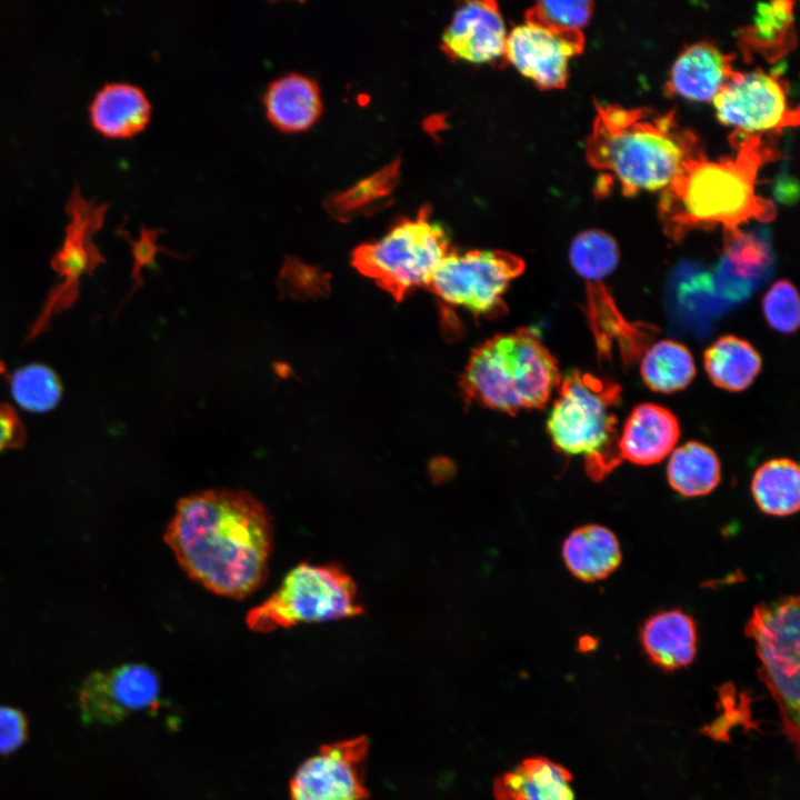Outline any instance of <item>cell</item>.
<instances>
[{
    "instance_id": "6da1fadb",
    "label": "cell",
    "mask_w": 800,
    "mask_h": 800,
    "mask_svg": "<svg viewBox=\"0 0 800 800\" xmlns=\"http://www.w3.org/2000/svg\"><path fill=\"white\" fill-rule=\"evenodd\" d=\"M273 533L270 513L250 492L208 489L178 501L163 539L190 579L243 599L268 579Z\"/></svg>"
},
{
    "instance_id": "7a4b0ae2",
    "label": "cell",
    "mask_w": 800,
    "mask_h": 800,
    "mask_svg": "<svg viewBox=\"0 0 800 800\" xmlns=\"http://www.w3.org/2000/svg\"><path fill=\"white\" fill-rule=\"evenodd\" d=\"M733 156L709 160L701 151L686 159L662 189L658 217L664 234L680 242L690 231L721 226L724 236L740 231L749 220L769 222L774 203L756 192L760 169L777 159L778 149L762 133L734 132Z\"/></svg>"
},
{
    "instance_id": "3957f363",
    "label": "cell",
    "mask_w": 800,
    "mask_h": 800,
    "mask_svg": "<svg viewBox=\"0 0 800 800\" xmlns=\"http://www.w3.org/2000/svg\"><path fill=\"white\" fill-rule=\"evenodd\" d=\"M703 151L698 136L677 111L596 102L586 140L588 163L611 173L624 196L666 188L681 163Z\"/></svg>"
},
{
    "instance_id": "277c9868",
    "label": "cell",
    "mask_w": 800,
    "mask_h": 800,
    "mask_svg": "<svg viewBox=\"0 0 800 800\" xmlns=\"http://www.w3.org/2000/svg\"><path fill=\"white\" fill-rule=\"evenodd\" d=\"M560 381L554 357L533 330L520 328L473 349L459 386L466 402L516 414L544 408Z\"/></svg>"
},
{
    "instance_id": "5b68a950",
    "label": "cell",
    "mask_w": 800,
    "mask_h": 800,
    "mask_svg": "<svg viewBox=\"0 0 800 800\" xmlns=\"http://www.w3.org/2000/svg\"><path fill=\"white\" fill-rule=\"evenodd\" d=\"M559 384L547 420L552 444L561 453L583 456L588 474L600 480L621 461L614 413L621 387L580 370L569 371Z\"/></svg>"
},
{
    "instance_id": "8992f818",
    "label": "cell",
    "mask_w": 800,
    "mask_h": 800,
    "mask_svg": "<svg viewBox=\"0 0 800 800\" xmlns=\"http://www.w3.org/2000/svg\"><path fill=\"white\" fill-rule=\"evenodd\" d=\"M451 251L446 227L431 218L429 207L414 218L394 224L383 237L351 252V264L397 301L417 288H426L436 269Z\"/></svg>"
},
{
    "instance_id": "52a82bcc",
    "label": "cell",
    "mask_w": 800,
    "mask_h": 800,
    "mask_svg": "<svg viewBox=\"0 0 800 800\" xmlns=\"http://www.w3.org/2000/svg\"><path fill=\"white\" fill-rule=\"evenodd\" d=\"M363 612L353 579L339 566L302 562L292 568L268 599L250 609L251 631L272 632L300 623L354 618Z\"/></svg>"
},
{
    "instance_id": "ba28073f",
    "label": "cell",
    "mask_w": 800,
    "mask_h": 800,
    "mask_svg": "<svg viewBox=\"0 0 800 800\" xmlns=\"http://www.w3.org/2000/svg\"><path fill=\"white\" fill-rule=\"evenodd\" d=\"M799 598L788 596L754 607L746 634L754 641L759 674L778 703L783 731L799 742Z\"/></svg>"
},
{
    "instance_id": "9c48e42d",
    "label": "cell",
    "mask_w": 800,
    "mask_h": 800,
    "mask_svg": "<svg viewBox=\"0 0 800 800\" xmlns=\"http://www.w3.org/2000/svg\"><path fill=\"white\" fill-rule=\"evenodd\" d=\"M524 271V262L503 250L450 251L426 287L443 302L476 316L499 317L507 311L503 293Z\"/></svg>"
},
{
    "instance_id": "30bf717a",
    "label": "cell",
    "mask_w": 800,
    "mask_h": 800,
    "mask_svg": "<svg viewBox=\"0 0 800 800\" xmlns=\"http://www.w3.org/2000/svg\"><path fill=\"white\" fill-rule=\"evenodd\" d=\"M789 84L778 72L736 71L712 100L719 121L740 133L780 132L799 123L788 101Z\"/></svg>"
},
{
    "instance_id": "8fae6325",
    "label": "cell",
    "mask_w": 800,
    "mask_h": 800,
    "mask_svg": "<svg viewBox=\"0 0 800 800\" xmlns=\"http://www.w3.org/2000/svg\"><path fill=\"white\" fill-rule=\"evenodd\" d=\"M160 696L158 674L143 663L97 670L79 688L80 719L88 726H114L134 713L157 712Z\"/></svg>"
},
{
    "instance_id": "7c38bea8",
    "label": "cell",
    "mask_w": 800,
    "mask_h": 800,
    "mask_svg": "<svg viewBox=\"0 0 800 800\" xmlns=\"http://www.w3.org/2000/svg\"><path fill=\"white\" fill-rule=\"evenodd\" d=\"M368 751L366 736L321 746L294 771L289 782V800H367Z\"/></svg>"
},
{
    "instance_id": "4fadbf2b",
    "label": "cell",
    "mask_w": 800,
    "mask_h": 800,
    "mask_svg": "<svg viewBox=\"0 0 800 800\" xmlns=\"http://www.w3.org/2000/svg\"><path fill=\"white\" fill-rule=\"evenodd\" d=\"M582 31H560L527 21L507 36L504 56L526 78L543 90L560 89L569 77V60L582 52Z\"/></svg>"
},
{
    "instance_id": "5bb4252c",
    "label": "cell",
    "mask_w": 800,
    "mask_h": 800,
    "mask_svg": "<svg viewBox=\"0 0 800 800\" xmlns=\"http://www.w3.org/2000/svg\"><path fill=\"white\" fill-rule=\"evenodd\" d=\"M507 31L494 1H470L460 7L442 36V50L472 63L492 62L504 54Z\"/></svg>"
},
{
    "instance_id": "9a60e30c",
    "label": "cell",
    "mask_w": 800,
    "mask_h": 800,
    "mask_svg": "<svg viewBox=\"0 0 800 800\" xmlns=\"http://www.w3.org/2000/svg\"><path fill=\"white\" fill-rule=\"evenodd\" d=\"M734 56L723 53L710 41L687 47L673 62L664 92L692 101H712L737 70Z\"/></svg>"
},
{
    "instance_id": "2e32d148",
    "label": "cell",
    "mask_w": 800,
    "mask_h": 800,
    "mask_svg": "<svg viewBox=\"0 0 800 800\" xmlns=\"http://www.w3.org/2000/svg\"><path fill=\"white\" fill-rule=\"evenodd\" d=\"M679 437L680 424L670 410L654 403H640L633 408L618 438V453L621 460L633 464H656L673 451Z\"/></svg>"
},
{
    "instance_id": "e0dca14e",
    "label": "cell",
    "mask_w": 800,
    "mask_h": 800,
    "mask_svg": "<svg viewBox=\"0 0 800 800\" xmlns=\"http://www.w3.org/2000/svg\"><path fill=\"white\" fill-rule=\"evenodd\" d=\"M263 104L269 122L286 133L308 131L323 110L317 81L298 72L273 80L263 96Z\"/></svg>"
},
{
    "instance_id": "ac0fdd59",
    "label": "cell",
    "mask_w": 800,
    "mask_h": 800,
    "mask_svg": "<svg viewBox=\"0 0 800 800\" xmlns=\"http://www.w3.org/2000/svg\"><path fill=\"white\" fill-rule=\"evenodd\" d=\"M640 641L646 654L656 666L673 671L694 660L697 626L691 616L679 609L660 611L644 621Z\"/></svg>"
},
{
    "instance_id": "d6986e66",
    "label": "cell",
    "mask_w": 800,
    "mask_h": 800,
    "mask_svg": "<svg viewBox=\"0 0 800 800\" xmlns=\"http://www.w3.org/2000/svg\"><path fill=\"white\" fill-rule=\"evenodd\" d=\"M90 121L102 134L128 138L150 121L151 104L144 91L128 82L106 83L89 106Z\"/></svg>"
},
{
    "instance_id": "ffe728a7",
    "label": "cell",
    "mask_w": 800,
    "mask_h": 800,
    "mask_svg": "<svg viewBox=\"0 0 800 800\" xmlns=\"http://www.w3.org/2000/svg\"><path fill=\"white\" fill-rule=\"evenodd\" d=\"M572 774L554 761L534 757L493 782L496 800H574Z\"/></svg>"
},
{
    "instance_id": "44dd1931",
    "label": "cell",
    "mask_w": 800,
    "mask_h": 800,
    "mask_svg": "<svg viewBox=\"0 0 800 800\" xmlns=\"http://www.w3.org/2000/svg\"><path fill=\"white\" fill-rule=\"evenodd\" d=\"M562 558L576 578L593 582L616 571L621 562V549L611 530L599 524H586L567 537Z\"/></svg>"
},
{
    "instance_id": "7402d4cb",
    "label": "cell",
    "mask_w": 800,
    "mask_h": 800,
    "mask_svg": "<svg viewBox=\"0 0 800 800\" xmlns=\"http://www.w3.org/2000/svg\"><path fill=\"white\" fill-rule=\"evenodd\" d=\"M792 6L791 1L758 6L752 23L738 30V44L746 59L756 53L771 62L794 47Z\"/></svg>"
},
{
    "instance_id": "603a6c76",
    "label": "cell",
    "mask_w": 800,
    "mask_h": 800,
    "mask_svg": "<svg viewBox=\"0 0 800 800\" xmlns=\"http://www.w3.org/2000/svg\"><path fill=\"white\" fill-rule=\"evenodd\" d=\"M704 369L711 382L728 391L747 389L761 369L758 351L746 340L723 336L703 356Z\"/></svg>"
},
{
    "instance_id": "cb8c5ba5",
    "label": "cell",
    "mask_w": 800,
    "mask_h": 800,
    "mask_svg": "<svg viewBox=\"0 0 800 800\" xmlns=\"http://www.w3.org/2000/svg\"><path fill=\"white\" fill-rule=\"evenodd\" d=\"M667 477L671 488L681 496L701 497L719 484L721 464L710 447L690 441L672 451Z\"/></svg>"
},
{
    "instance_id": "d4e9b609",
    "label": "cell",
    "mask_w": 800,
    "mask_h": 800,
    "mask_svg": "<svg viewBox=\"0 0 800 800\" xmlns=\"http://www.w3.org/2000/svg\"><path fill=\"white\" fill-rule=\"evenodd\" d=\"M800 471L788 458L772 459L761 464L751 481V492L759 509L770 516L796 513L800 506Z\"/></svg>"
},
{
    "instance_id": "484cf974",
    "label": "cell",
    "mask_w": 800,
    "mask_h": 800,
    "mask_svg": "<svg viewBox=\"0 0 800 800\" xmlns=\"http://www.w3.org/2000/svg\"><path fill=\"white\" fill-rule=\"evenodd\" d=\"M640 373L652 391L672 393L689 386L696 376V364L686 346L664 339L644 351Z\"/></svg>"
},
{
    "instance_id": "4316f807",
    "label": "cell",
    "mask_w": 800,
    "mask_h": 800,
    "mask_svg": "<svg viewBox=\"0 0 800 800\" xmlns=\"http://www.w3.org/2000/svg\"><path fill=\"white\" fill-rule=\"evenodd\" d=\"M772 254L764 233L738 231L724 236V249L720 261L719 276H730V281L747 282L761 276L771 264Z\"/></svg>"
},
{
    "instance_id": "83f0119b",
    "label": "cell",
    "mask_w": 800,
    "mask_h": 800,
    "mask_svg": "<svg viewBox=\"0 0 800 800\" xmlns=\"http://www.w3.org/2000/svg\"><path fill=\"white\" fill-rule=\"evenodd\" d=\"M617 241L598 229L578 233L569 249V260L576 272L589 283H597L612 273L619 263Z\"/></svg>"
},
{
    "instance_id": "f1b7e54d",
    "label": "cell",
    "mask_w": 800,
    "mask_h": 800,
    "mask_svg": "<svg viewBox=\"0 0 800 800\" xmlns=\"http://www.w3.org/2000/svg\"><path fill=\"white\" fill-rule=\"evenodd\" d=\"M399 172V161H394L353 187L329 196L324 201V208L334 219L348 221L388 196L398 181Z\"/></svg>"
},
{
    "instance_id": "f546056e",
    "label": "cell",
    "mask_w": 800,
    "mask_h": 800,
    "mask_svg": "<svg viewBox=\"0 0 800 800\" xmlns=\"http://www.w3.org/2000/svg\"><path fill=\"white\" fill-rule=\"evenodd\" d=\"M106 203H97L87 200L78 186H76L67 202V210L70 216V223L67 229V239L60 257L64 262L82 264L91 249L90 234L99 228L103 221Z\"/></svg>"
},
{
    "instance_id": "4dcf8cb0",
    "label": "cell",
    "mask_w": 800,
    "mask_h": 800,
    "mask_svg": "<svg viewBox=\"0 0 800 800\" xmlns=\"http://www.w3.org/2000/svg\"><path fill=\"white\" fill-rule=\"evenodd\" d=\"M11 392L24 410L44 412L58 404L62 388L51 369L42 364H29L12 374Z\"/></svg>"
},
{
    "instance_id": "1f68e13d",
    "label": "cell",
    "mask_w": 800,
    "mask_h": 800,
    "mask_svg": "<svg viewBox=\"0 0 800 800\" xmlns=\"http://www.w3.org/2000/svg\"><path fill=\"white\" fill-rule=\"evenodd\" d=\"M279 299L306 302L326 298L331 292V276L318 266L286 256L276 281Z\"/></svg>"
},
{
    "instance_id": "d6a6232c",
    "label": "cell",
    "mask_w": 800,
    "mask_h": 800,
    "mask_svg": "<svg viewBox=\"0 0 800 800\" xmlns=\"http://www.w3.org/2000/svg\"><path fill=\"white\" fill-rule=\"evenodd\" d=\"M594 3L582 1H540L527 11L526 20L560 31H577L589 22Z\"/></svg>"
},
{
    "instance_id": "836d02e7",
    "label": "cell",
    "mask_w": 800,
    "mask_h": 800,
    "mask_svg": "<svg viewBox=\"0 0 800 800\" xmlns=\"http://www.w3.org/2000/svg\"><path fill=\"white\" fill-rule=\"evenodd\" d=\"M762 310L769 326L783 333L799 327L800 302L796 287L788 280L776 281L762 299Z\"/></svg>"
},
{
    "instance_id": "e575fe53",
    "label": "cell",
    "mask_w": 800,
    "mask_h": 800,
    "mask_svg": "<svg viewBox=\"0 0 800 800\" xmlns=\"http://www.w3.org/2000/svg\"><path fill=\"white\" fill-rule=\"evenodd\" d=\"M29 738L27 714L12 706H0V756L20 749Z\"/></svg>"
},
{
    "instance_id": "d590c367",
    "label": "cell",
    "mask_w": 800,
    "mask_h": 800,
    "mask_svg": "<svg viewBox=\"0 0 800 800\" xmlns=\"http://www.w3.org/2000/svg\"><path fill=\"white\" fill-rule=\"evenodd\" d=\"M158 237H159V230H150V229L142 228V230L140 232V238L137 241H131V244L133 248V258H134L133 277L138 282L137 286L142 284V279L140 276L142 269L144 267H151L153 264L156 256L158 253L164 252L174 258L186 257V256L176 253L173 251H170L167 248L158 246L157 244Z\"/></svg>"
},
{
    "instance_id": "8d00e7d4",
    "label": "cell",
    "mask_w": 800,
    "mask_h": 800,
    "mask_svg": "<svg viewBox=\"0 0 800 800\" xmlns=\"http://www.w3.org/2000/svg\"><path fill=\"white\" fill-rule=\"evenodd\" d=\"M22 439V428L13 411L0 404V451L16 446Z\"/></svg>"
},
{
    "instance_id": "74e56055",
    "label": "cell",
    "mask_w": 800,
    "mask_h": 800,
    "mask_svg": "<svg viewBox=\"0 0 800 800\" xmlns=\"http://www.w3.org/2000/svg\"><path fill=\"white\" fill-rule=\"evenodd\" d=\"M274 368L279 369V370L281 369V371H277V373L282 378H287L288 377L287 373L291 372V369L289 368V366L283 364V363H277Z\"/></svg>"
}]
</instances>
